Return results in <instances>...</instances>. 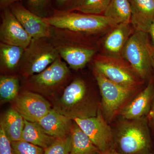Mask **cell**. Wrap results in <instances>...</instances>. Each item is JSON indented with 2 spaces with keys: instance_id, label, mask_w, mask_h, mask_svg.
<instances>
[{
  "instance_id": "obj_1",
  "label": "cell",
  "mask_w": 154,
  "mask_h": 154,
  "mask_svg": "<svg viewBox=\"0 0 154 154\" xmlns=\"http://www.w3.org/2000/svg\"><path fill=\"white\" fill-rule=\"evenodd\" d=\"M53 109L73 120L95 116L98 110L88 93L85 83L81 79L74 80L64 90L53 105Z\"/></svg>"
},
{
  "instance_id": "obj_2",
  "label": "cell",
  "mask_w": 154,
  "mask_h": 154,
  "mask_svg": "<svg viewBox=\"0 0 154 154\" xmlns=\"http://www.w3.org/2000/svg\"><path fill=\"white\" fill-rule=\"evenodd\" d=\"M51 27L73 32L96 33L109 30L118 25L104 15L64 13L43 18Z\"/></svg>"
},
{
  "instance_id": "obj_3",
  "label": "cell",
  "mask_w": 154,
  "mask_h": 154,
  "mask_svg": "<svg viewBox=\"0 0 154 154\" xmlns=\"http://www.w3.org/2000/svg\"><path fill=\"white\" fill-rule=\"evenodd\" d=\"M122 124L116 139L118 151L122 154L151 153L152 141L146 120L142 118Z\"/></svg>"
},
{
  "instance_id": "obj_4",
  "label": "cell",
  "mask_w": 154,
  "mask_h": 154,
  "mask_svg": "<svg viewBox=\"0 0 154 154\" xmlns=\"http://www.w3.org/2000/svg\"><path fill=\"white\" fill-rule=\"evenodd\" d=\"M149 33L135 30L126 42L122 57L141 79H145L151 71L154 48L151 44Z\"/></svg>"
},
{
  "instance_id": "obj_5",
  "label": "cell",
  "mask_w": 154,
  "mask_h": 154,
  "mask_svg": "<svg viewBox=\"0 0 154 154\" xmlns=\"http://www.w3.org/2000/svg\"><path fill=\"white\" fill-rule=\"evenodd\" d=\"M47 38L32 39L22 57L20 65L25 77H30L43 71L59 57L56 47Z\"/></svg>"
},
{
  "instance_id": "obj_6",
  "label": "cell",
  "mask_w": 154,
  "mask_h": 154,
  "mask_svg": "<svg viewBox=\"0 0 154 154\" xmlns=\"http://www.w3.org/2000/svg\"><path fill=\"white\" fill-rule=\"evenodd\" d=\"M94 75L102 96L103 114L105 118L110 121L119 111L120 113L136 90L113 82L96 69Z\"/></svg>"
},
{
  "instance_id": "obj_7",
  "label": "cell",
  "mask_w": 154,
  "mask_h": 154,
  "mask_svg": "<svg viewBox=\"0 0 154 154\" xmlns=\"http://www.w3.org/2000/svg\"><path fill=\"white\" fill-rule=\"evenodd\" d=\"M94 65L107 79L120 85L137 90L140 85V77L120 58L102 56L95 60Z\"/></svg>"
},
{
  "instance_id": "obj_8",
  "label": "cell",
  "mask_w": 154,
  "mask_h": 154,
  "mask_svg": "<svg viewBox=\"0 0 154 154\" xmlns=\"http://www.w3.org/2000/svg\"><path fill=\"white\" fill-rule=\"evenodd\" d=\"M73 120L102 153L113 149L114 141L112 130L101 110L99 109L95 116Z\"/></svg>"
},
{
  "instance_id": "obj_9",
  "label": "cell",
  "mask_w": 154,
  "mask_h": 154,
  "mask_svg": "<svg viewBox=\"0 0 154 154\" xmlns=\"http://www.w3.org/2000/svg\"><path fill=\"white\" fill-rule=\"evenodd\" d=\"M13 107L25 120L37 122L52 109L50 102L39 94L26 91L19 94Z\"/></svg>"
},
{
  "instance_id": "obj_10",
  "label": "cell",
  "mask_w": 154,
  "mask_h": 154,
  "mask_svg": "<svg viewBox=\"0 0 154 154\" xmlns=\"http://www.w3.org/2000/svg\"><path fill=\"white\" fill-rule=\"evenodd\" d=\"M32 39L14 16L11 9L7 8H5L0 27L1 42L26 49Z\"/></svg>"
},
{
  "instance_id": "obj_11",
  "label": "cell",
  "mask_w": 154,
  "mask_h": 154,
  "mask_svg": "<svg viewBox=\"0 0 154 154\" xmlns=\"http://www.w3.org/2000/svg\"><path fill=\"white\" fill-rule=\"evenodd\" d=\"M69 74L66 63L59 57L43 71L30 76V84L39 91H50L62 84Z\"/></svg>"
},
{
  "instance_id": "obj_12",
  "label": "cell",
  "mask_w": 154,
  "mask_h": 154,
  "mask_svg": "<svg viewBox=\"0 0 154 154\" xmlns=\"http://www.w3.org/2000/svg\"><path fill=\"white\" fill-rule=\"evenodd\" d=\"M11 10L33 39L48 38L50 37L51 34V26L45 22L43 18L19 5L12 6Z\"/></svg>"
},
{
  "instance_id": "obj_13",
  "label": "cell",
  "mask_w": 154,
  "mask_h": 154,
  "mask_svg": "<svg viewBox=\"0 0 154 154\" xmlns=\"http://www.w3.org/2000/svg\"><path fill=\"white\" fill-rule=\"evenodd\" d=\"M154 96V84L150 82L133 100L127 104L120 112L123 118L134 120L149 114Z\"/></svg>"
},
{
  "instance_id": "obj_14",
  "label": "cell",
  "mask_w": 154,
  "mask_h": 154,
  "mask_svg": "<svg viewBox=\"0 0 154 154\" xmlns=\"http://www.w3.org/2000/svg\"><path fill=\"white\" fill-rule=\"evenodd\" d=\"M133 29L131 23H120L112 28L104 40L105 55L121 57L126 42L134 31Z\"/></svg>"
},
{
  "instance_id": "obj_15",
  "label": "cell",
  "mask_w": 154,
  "mask_h": 154,
  "mask_svg": "<svg viewBox=\"0 0 154 154\" xmlns=\"http://www.w3.org/2000/svg\"><path fill=\"white\" fill-rule=\"evenodd\" d=\"M131 23L135 30L148 33L154 22V0H129Z\"/></svg>"
},
{
  "instance_id": "obj_16",
  "label": "cell",
  "mask_w": 154,
  "mask_h": 154,
  "mask_svg": "<svg viewBox=\"0 0 154 154\" xmlns=\"http://www.w3.org/2000/svg\"><path fill=\"white\" fill-rule=\"evenodd\" d=\"M36 122L46 134L57 138L70 134L73 120L52 108Z\"/></svg>"
},
{
  "instance_id": "obj_17",
  "label": "cell",
  "mask_w": 154,
  "mask_h": 154,
  "mask_svg": "<svg viewBox=\"0 0 154 154\" xmlns=\"http://www.w3.org/2000/svg\"><path fill=\"white\" fill-rule=\"evenodd\" d=\"M57 48L60 57L75 70L85 66L92 59L95 52L91 48L70 45H62Z\"/></svg>"
},
{
  "instance_id": "obj_18",
  "label": "cell",
  "mask_w": 154,
  "mask_h": 154,
  "mask_svg": "<svg viewBox=\"0 0 154 154\" xmlns=\"http://www.w3.org/2000/svg\"><path fill=\"white\" fill-rule=\"evenodd\" d=\"M1 125L11 142L22 140L25 119L14 107L6 111L1 120Z\"/></svg>"
},
{
  "instance_id": "obj_19",
  "label": "cell",
  "mask_w": 154,
  "mask_h": 154,
  "mask_svg": "<svg viewBox=\"0 0 154 154\" xmlns=\"http://www.w3.org/2000/svg\"><path fill=\"white\" fill-rule=\"evenodd\" d=\"M72 148L70 154H102L97 147L73 121L71 130Z\"/></svg>"
},
{
  "instance_id": "obj_20",
  "label": "cell",
  "mask_w": 154,
  "mask_h": 154,
  "mask_svg": "<svg viewBox=\"0 0 154 154\" xmlns=\"http://www.w3.org/2000/svg\"><path fill=\"white\" fill-rule=\"evenodd\" d=\"M22 137V140L38 146L44 149L51 145L56 139L45 132L37 122L25 119Z\"/></svg>"
},
{
  "instance_id": "obj_21",
  "label": "cell",
  "mask_w": 154,
  "mask_h": 154,
  "mask_svg": "<svg viewBox=\"0 0 154 154\" xmlns=\"http://www.w3.org/2000/svg\"><path fill=\"white\" fill-rule=\"evenodd\" d=\"M25 48L1 42L0 64L1 69L7 71L14 70L20 65Z\"/></svg>"
},
{
  "instance_id": "obj_22",
  "label": "cell",
  "mask_w": 154,
  "mask_h": 154,
  "mask_svg": "<svg viewBox=\"0 0 154 154\" xmlns=\"http://www.w3.org/2000/svg\"><path fill=\"white\" fill-rule=\"evenodd\" d=\"M104 15L118 24L131 23V8L129 0H111Z\"/></svg>"
},
{
  "instance_id": "obj_23",
  "label": "cell",
  "mask_w": 154,
  "mask_h": 154,
  "mask_svg": "<svg viewBox=\"0 0 154 154\" xmlns=\"http://www.w3.org/2000/svg\"><path fill=\"white\" fill-rule=\"evenodd\" d=\"M19 82L17 77L1 76L0 99L2 103L14 101L19 95Z\"/></svg>"
},
{
  "instance_id": "obj_24",
  "label": "cell",
  "mask_w": 154,
  "mask_h": 154,
  "mask_svg": "<svg viewBox=\"0 0 154 154\" xmlns=\"http://www.w3.org/2000/svg\"><path fill=\"white\" fill-rule=\"evenodd\" d=\"M111 0H79L73 8L83 14L99 15L104 13Z\"/></svg>"
},
{
  "instance_id": "obj_25",
  "label": "cell",
  "mask_w": 154,
  "mask_h": 154,
  "mask_svg": "<svg viewBox=\"0 0 154 154\" xmlns=\"http://www.w3.org/2000/svg\"><path fill=\"white\" fill-rule=\"evenodd\" d=\"M71 148L70 133L64 136L56 138L52 144L44 149V154H70Z\"/></svg>"
},
{
  "instance_id": "obj_26",
  "label": "cell",
  "mask_w": 154,
  "mask_h": 154,
  "mask_svg": "<svg viewBox=\"0 0 154 154\" xmlns=\"http://www.w3.org/2000/svg\"><path fill=\"white\" fill-rule=\"evenodd\" d=\"M13 154H44V149L24 140L11 142Z\"/></svg>"
},
{
  "instance_id": "obj_27",
  "label": "cell",
  "mask_w": 154,
  "mask_h": 154,
  "mask_svg": "<svg viewBox=\"0 0 154 154\" xmlns=\"http://www.w3.org/2000/svg\"><path fill=\"white\" fill-rule=\"evenodd\" d=\"M0 154H13L11 142L0 124Z\"/></svg>"
},
{
  "instance_id": "obj_28",
  "label": "cell",
  "mask_w": 154,
  "mask_h": 154,
  "mask_svg": "<svg viewBox=\"0 0 154 154\" xmlns=\"http://www.w3.org/2000/svg\"><path fill=\"white\" fill-rule=\"evenodd\" d=\"M48 0H28L31 8L36 12L41 11L46 5Z\"/></svg>"
},
{
  "instance_id": "obj_29",
  "label": "cell",
  "mask_w": 154,
  "mask_h": 154,
  "mask_svg": "<svg viewBox=\"0 0 154 154\" xmlns=\"http://www.w3.org/2000/svg\"><path fill=\"white\" fill-rule=\"evenodd\" d=\"M79 0H56V2L59 5L61 6V7H63V6H67L69 5L70 3H72V2H75V6L76 5L77 3L79 2Z\"/></svg>"
},
{
  "instance_id": "obj_30",
  "label": "cell",
  "mask_w": 154,
  "mask_h": 154,
  "mask_svg": "<svg viewBox=\"0 0 154 154\" xmlns=\"http://www.w3.org/2000/svg\"><path fill=\"white\" fill-rule=\"evenodd\" d=\"M22 1V0H0V4L1 7L2 8H6L8 6L18 1Z\"/></svg>"
},
{
  "instance_id": "obj_31",
  "label": "cell",
  "mask_w": 154,
  "mask_h": 154,
  "mask_svg": "<svg viewBox=\"0 0 154 154\" xmlns=\"http://www.w3.org/2000/svg\"><path fill=\"white\" fill-rule=\"evenodd\" d=\"M149 116L150 118L152 121L154 125V96L153 100L152 103L151 107L149 113Z\"/></svg>"
},
{
  "instance_id": "obj_32",
  "label": "cell",
  "mask_w": 154,
  "mask_h": 154,
  "mask_svg": "<svg viewBox=\"0 0 154 154\" xmlns=\"http://www.w3.org/2000/svg\"><path fill=\"white\" fill-rule=\"evenodd\" d=\"M148 33L151 37L152 41L153 46L154 48V22H153L149 30Z\"/></svg>"
},
{
  "instance_id": "obj_33",
  "label": "cell",
  "mask_w": 154,
  "mask_h": 154,
  "mask_svg": "<svg viewBox=\"0 0 154 154\" xmlns=\"http://www.w3.org/2000/svg\"><path fill=\"white\" fill-rule=\"evenodd\" d=\"M102 154H122L121 153L115 150L114 149H112L107 151L105 152L102 153Z\"/></svg>"
},
{
  "instance_id": "obj_34",
  "label": "cell",
  "mask_w": 154,
  "mask_h": 154,
  "mask_svg": "<svg viewBox=\"0 0 154 154\" xmlns=\"http://www.w3.org/2000/svg\"><path fill=\"white\" fill-rule=\"evenodd\" d=\"M152 68L153 69L154 71V56L153 58L152 62Z\"/></svg>"
},
{
  "instance_id": "obj_35",
  "label": "cell",
  "mask_w": 154,
  "mask_h": 154,
  "mask_svg": "<svg viewBox=\"0 0 154 154\" xmlns=\"http://www.w3.org/2000/svg\"><path fill=\"white\" fill-rule=\"evenodd\" d=\"M148 154H154V153H149Z\"/></svg>"
}]
</instances>
